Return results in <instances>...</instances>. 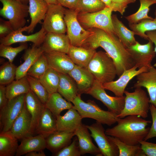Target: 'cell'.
Listing matches in <instances>:
<instances>
[{
  "label": "cell",
  "mask_w": 156,
  "mask_h": 156,
  "mask_svg": "<svg viewBox=\"0 0 156 156\" xmlns=\"http://www.w3.org/2000/svg\"><path fill=\"white\" fill-rule=\"evenodd\" d=\"M8 99L6 94V87L4 85H0V109L6 104Z\"/></svg>",
  "instance_id": "cell-50"
},
{
  "label": "cell",
  "mask_w": 156,
  "mask_h": 156,
  "mask_svg": "<svg viewBox=\"0 0 156 156\" xmlns=\"http://www.w3.org/2000/svg\"><path fill=\"white\" fill-rule=\"evenodd\" d=\"M25 103L31 116L30 133L32 135L45 107L31 89L25 94Z\"/></svg>",
  "instance_id": "cell-20"
},
{
  "label": "cell",
  "mask_w": 156,
  "mask_h": 156,
  "mask_svg": "<svg viewBox=\"0 0 156 156\" xmlns=\"http://www.w3.org/2000/svg\"><path fill=\"white\" fill-rule=\"evenodd\" d=\"M49 68L47 60L44 53L28 70L27 75L39 79Z\"/></svg>",
  "instance_id": "cell-41"
},
{
  "label": "cell",
  "mask_w": 156,
  "mask_h": 156,
  "mask_svg": "<svg viewBox=\"0 0 156 156\" xmlns=\"http://www.w3.org/2000/svg\"><path fill=\"white\" fill-rule=\"evenodd\" d=\"M112 19L115 33L126 48L135 44L137 41L134 32L125 26L116 14L112 15Z\"/></svg>",
  "instance_id": "cell-30"
},
{
  "label": "cell",
  "mask_w": 156,
  "mask_h": 156,
  "mask_svg": "<svg viewBox=\"0 0 156 156\" xmlns=\"http://www.w3.org/2000/svg\"><path fill=\"white\" fill-rule=\"evenodd\" d=\"M100 0L106 6L112 8L113 6V3L112 0Z\"/></svg>",
  "instance_id": "cell-53"
},
{
  "label": "cell",
  "mask_w": 156,
  "mask_h": 156,
  "mask_svg": "<svg viewBox=\"0 0 156 156\" xmlns=\"http://www.w3.org/2000/svg\"><path fill=\"white\" fill-rule=\"evenodd\" d=\"M41 45L44 53L58 52L67 54L71 44L67 35L47 33Z\"/></svg>",
  "instance_id": "cell-16"
},
{
  "label": "cell",
  "mask_w": 156,
  "mask_h": 156,
  "mask_svg": "<svg viewBox=\"0 0 156 156\" xmlns=\"http://www.w3.org/2000/svg\"><path fill=\"white\" fill-rule=\"evenodd\" d=\"M82 118L78 111L73 107L63 116L56 118L57 131L74 133L81 125Z\"/></svg>",
  "instance_id": "cell-21"
},
{
  "label": "cell",
  "mask_w": 156,
  "mask_h": 156,
  "mask_svg": "<svg viewBox=\"0 0 156 156\" xmlns=\"http://www.w3.org/2000/svg\"><path fill=\"white\" fill-rule=\"evenodd\" d=\"M65 9L59 4H48L42 27L47 33L65 34L66 32L64 18Z\"/></svg>",
  "instance_id": "cell-9"
},
{
  "label": "cell",
  "mask_w": 156,
  "mask_h": 156,
  "mask_svg": "<svg viewBox=\"0 0 156 156\" xmlns=\"http://www.w3.org/2000/svg\"><path fill=\"white\" fill-rule=\"evenodd\" d=\"M25 95L22 94L8 100L6 105L0 109V121L1 127V133L10 131L14 122L24 106Z\"/></svg>",
  "instance_id": "cell-11"
},
{
  "label": "cell",
  "mask_w": 156,
  "mask_h": 156,
  "mask_svg": "<svg viewBox=\"0 0 156 156\" xmlns=\"http://www.w3.org/2000/svg\"><path fill=\"white\" fill-rule=\"evenodd\" d=\"M124 94L125 95L124 107L117 117L122 118L129 115H136L146 118L150 103L146 92L141 88H137L133 92L125 90Z\"/></svg>",
  "instance_id": "cell-3"
},
{
  "label": "cell",
  "mask_w": 156,
  "mask_h": 156,
  "mask_svg": "<svg viewBox=\"0 0 156 156\" xmlns=\"http://www.w3.org/2000/svg\"><path fill=\"white\" fill-rule=\"evenodd\" d=\"M102 125L96 121L86 126L103 156H118L119 151L117 146L109 138Z\"/></svg>",
  "instance_id": "cell-13"
},
{
  "label": "cell",
  "mask_w": 156,
  "mask_h": 156,
  "mask_svg": "<svg viewBox=\"0 0 156 156\" xmlns=\"http://www.w3.org/2000/svg\"><path fill=\"white\" fill-rule=\"evenodd\" d=\"M27 48L26 42L22 43L19 46L15 47L0 44V56L7 58L9 62L12 63L18 53Z\"/></svg>",
  "instance_id": "cell-43"
},
{
  "label": "cell",
  "mask_w": 156,
  "mask_h": 156,
  "mask_svg": "<svg viewBox=\"0 0 156 156\" xmlns=\"http://www.w3.org/2000/svg\"><path fill=\"white\" fill-rule=\"evenodd\" d=\"M55 156H80L81 154L78 145L77 137L68 145L64 147L54 154Z\"/></svg>",
  "instance_id": "cell-44"
},
{
  "label": "cell",
  "mask_w": 156,
  "mask_h": 156,
  "mask_svg": "<svg viewBox=\"0 0 156 156\" xmlns=\"http://www.w3.org/2000/svg\"><path fill=\"white\" fill-rule=\"evenodd\" d=\"M105 7L100 0H79L74 10L78 14L93 13L101 10Z\"/></svg>",
  "instance_id": "cell-39"
},
{
  "label": "cell",
  "mask_w": 156,
  "mask_h": 156,
  "mask_svg": "<svg viewBox=\"0 0 156 156\" xmlns=\"http://www.w3.org/2000/svg\"><path fill=\"white\" fill-rule=\"evenodd\" d=\"M44 53L41 46L34 44L31 47L25 50L22 56L24 62L17 68L15 80L26 76L28 70Z\"/></svg>",
  "instance_id": "cell-25"
},
{
  "label": "cell",
  "mask_w": 156,
  "mask_h": 156,
  "mask_svg": "<svg viewBox=\"0 0 156 156\" xmlns=\"http://www.w3.org/2000/svg\"><path fill=\"white\" fill-rule=\"evenodd\" d=\"M58 3L68 9L74 10L79 0H56Z\"/></svg>",
  "instance_id": "cell-49"
},
{
  "label": "cell",
  "mask_w": 156,
  "mask_h": 156,
  "mask_svg": "<svg viewBox=\"0 0 156 156\" xmlns=\"http://www.w3.org/2000/svg\"><path fill=\"white\" fill-rule=\"evenodd\" d=\"M137 68L135 66L125 70L117 80L103 84V88L105 90L112 92L116 96H123L125 88L130 81L138 75L149 69L146 67L138 70Z\"/></svg>",
  "instance_id": "cell-15"
},
{
  "label": "cell",
  "mask_w": 156,
  "mask_h": 156,
  "mask_svg": "<svg viewBox=\"0 0 156 156\" xmlns=\"http://www.w3.org/2000/svg\"><path fill=\"white\" fill-rule=\"evenodd\" d=\"M27 76L14 81L6 87V94L8 100L17 96L26 94L30 90Z\"/></svg>",
  "instance_id": "cell-34"
},
{
  "label": "cell",
  "mask_w": 156,
  "mask_h": 156,
  "mask_svg": "<svg viewBox=\"0 0 156 156\" xmlns=\"http://www.w3.org/2000/svg\"><path fill=\"white\" fill-rule=\"evenodd\" d=\"M140 144L146 156H156V143L143 140L140 142Z\"/></svg>",
  "instance_id": "cell-47"
},
{
  "label": "cell",
  "mask_w": 156,
  "mask_h": 156,
  "mask_svg": "<svg viewBox=\"0 0 156 156\" xmlns=\"http://www.w3.org/2000/svg\"><path fill=\"white\" fill-rule=\"evenodd\" d=\"M26 156H45L43 151H33L29 152L25 154Z\"/></svg>",
  "instance_id": "cell-52"
},
{
  "label": "cell",
  "mask_w": 156,
  "mask_h": 156,
  "mask_svg": "<svg viewBox=\"0 0 156 156\" xmlns=\"http://www.w3.org/2000/svg\"><path fill=\"white\" fill-rule=\"evenodd\" d=\"M60 73L57 92L68 101L72 102L78 94L76 83L68 74Z\"/></svg>",
  "instance_id": "cell-31"
},
{
  "label": "cell",
  "mask_w": 156,
  "mask_h": 156,
  "mask_svg": "<svg viewBox=\"0 0 156 156\" xmlns=\"http://www.w3.org/2000/svg\"><path fill=\"white\" fill-rule=\"evenodd\" d=\"M17 1L25 4H27L29 3V0H17Z\"/></svg>",
  "instance_id": "cell-55"
},
{
  "label": "cell",
  "mask_w": 156,
  "mask_h": 156,
  "mask_svg": "<svg viewBox=\"0 0 156 156\" xmlns=\"http://www.w3.org/2000/svg\"><path fill=\"white\" fill-rule=\"evenodd\" d=\"M74 133L56 131L46 138V148L55 154L69 145Z\"/></svg>",
  "instance_id": "cell-27"
},
{
  "label": "cell",
  "mask_w": 156,
  "mask_h": 156,
  "mask_svg": "<svg viewBox=\"0 0 156 156\" xmlns=\"http://www.w3.org/2000/svg\"><path fill=\"white\" fill-rule=\"evenodd\" d=\"M31 116L25 103L20 114L14 122L10 131L17 139L31 136Z\"/></svg>",
  "instance_id": "cell-22"
},
{
  "label": "cell",
  "mask_w": 156,
  "mask_h": 156,
  "mask_svg": "<svg viewBox=\"0 0 156 156\" xmlns=\"http://www.w3.org/2000/svg\"><path fill=\"white\" fill-rule=\"evenodd\" d=\"M28 12L31 22L28 26L24 27V31L28 33L33 32L38 24L44 20L48 4L44 0H29Z\"/></svg>",
  "instance_id": "cell-18"
},
{
  "label": "cell",
  "mask_w": 156,
  "mask_h": 156,
  "mask_svg": "<svg viewBox=\"0 0 156 156\" xmlns=\"http://www.w3.org/2000/svg\"><path fill=\"white\" fill-rule=\"evenodd\" d=\"M113 11L118 12L123 15L128 5L135 3L136 0H112Z\"/></svg>",
  "instance_id": "cell-46"
},
{
  "label": "cell",
  "mask_w": 156,
  "mask_h": 156,
  "mask_svg": "<svg viewBox=\"0 0 156 156\" xmlns=\"http://www.w3.org/2000/svg\"><path fill=\"white\" fill-rule=\"evenodd\" d=\"M78 14L75 10L65 9L64 18L67 35L71 45L81 47L86 42L92 32L82 27L77 19Z\"/></svg>",
  "instance_id": "cell-8"
},
{
  "label": "cell",
  "mask_w": 156,
  "mask_h": 156,
  "mask_svg": "<svg viewBox=\"0 0 156 156\" xmlns=\"http://www.w3.org/2000/svg\"><path fill=\"white\" fill-rule=\"evenodd\" d=\"M146 34L148 38V40H151L154 44L155 47L154 51L156 53V30L146 31Z\"/></svg>",
  "instance_id": "cell-51"
},
{
  "label": "cell",
  "mask_w": 156,
  "mask_h": 156,
  "mask_svg": "<svg viewBox=\"0 0 156 156\" xmlns=\"http://www.w3.org/2000/svg\"><path fill=\"white\" fill-rule=\"evenodd\" d=\"M140 7L135 13L125 17L128 22L129 24L138 23L143 20L153 18L148 15L149 7L156 3V0H139Z\"/></svg>",
  "instance_id": "cell-35"
},
{
  "label": "cell",
  "mask_w": 156,
  "mask_h": 156,
  "mask_svg": "<svg viewBox=\"0 0 156 156\" xmlns=\"http://www.w3.org/2000/svg\"><path fill=\"white\" fill-rule=\"evenodd\" d=\"M24 31V27L14 30L7 36L0 38V44L10 46L16 43L30 42L37 46H40L42 44L47 33L42 27L38 32L29 35H24L23 33Z\"/></svg>",
  "instance_id": "cell-14"
},
{
  "label": "cell",
  "mask_w": 156,
  "mask_h": 156,
  "mask_svg": "<svg viewBox=\"0 0 156 156\" xmlns=\"http://www.w3.org/2000/svg\"><path fill=\"white\" fill-rule=\"evenodd\" d=\"M44 53L47 60L49 67L59 73L68 74L75 66L66 53L58 52Z\"/></svg>",
  "instance_id": "cell-19"
},
{
  "label": "cell",
  "mask_w": 156,
  "mask_h": 156,
  "mask_svg": "<svg viewBox=\"0 0 156 156\" xmlns=\"http://www.w3.org/2000/svg\"><path fill=\"white\" fill-rule=\"evenodd\" d=\"M112 8L106 6L103 10L93 13H78L77 19L86 29L97 28L103 30L111 35H116L112 19Z\"/></svg>",
  "instance_id": "cell-6"
},
{
  "label": "cell",
  "mask_w": 156,
  "mask_h": 156,
  "mask_svg": "<svg viewBox=\"0 0 156 156\" xmlns=\"http://www.w3.org/2000/svg\"><path fill=\"white\" fill-rule=\"evenodd\" d=\"M27 77L30 89L45 105L48 99L49 94L38 79L28 75H27Z\"/></svg>",
  "instance_id": "cell-42"
},
{
  "label": "cell",
  "mask_w": 156,
  "mask_h": 156,
  "mask_svg": "<svg viewBox=\"0 0 156 156\" xmlns=\"http://www.w3.org/2000/svg\"><path fill=\"white\" fill-rule=\"evenodd\" d=\"M38 79L49 94L57 92L60 79L59 73L49 68Z\"/></svg>",
  "instance_id": "cell-36"
},
{
  "label": "cell",
  "mask_w": 156,
  "mask_h": 156,
  "mask_svg": "<svg viewBox=\"0 0 156 156\" xmlns=\"http://www.w3.org/2000/svg\"><path fill=\"white\" fill-rule=\"evenodd\" d=\"M88 29L91 34L82 47L95 50L99 47L103 48L113 60L118 77L135 66L130 54L116 35H110L99 29Z\"/></svg>",
  "instance_id": "cell-1"
},
{
  "label": "cell",
  "mask_w": 156,
  "mask_h": 156,
  "mask_svg": "<svg viewBox=\"0 0 156 156\" xmlns=\"http://www.w3.org/2000/svg\"><path fill=\"white\" fill-rule=\"evenodd\" d=\"M86 68L103 84L113 81L117 75L113 60L106 52L101 51L96 52Z\"/></svg>",
  "instance_id": "cell-5"
},
{
  "label": "cell",
  "mask_w": 156,
  "mask_h": 156,
  "mask_svg": "<svg viewBox=\"0 0 156 156\" xmlns=\"http://www.w3.org/2000/svg\"><path fill=\"white\" fill-rule=\"evenodd\" d=\"M154 14L155 18L153 19H145L137 24H129L130 29L134 32L135 35L148 40L146 32L149 31L156 30V10Z\"/></svg>",
  "instance_id": "cell-38"
},
{
  "label": "cell",
  "mask_w": 156,
  "mask_h": 156,
  "mask_svg": "<svg viewBox=\"0 0 156 156\" xmlns=\"http://www.w3.org/2000/svg\"><path fill=\"white\" fill-rule=\"evenodd\" d=\"M151 122L136 115H129L122 118H118L117 124L105 130L107 135L116 138L129 145L140 144L149 131L147 125Z\"/></svg>",
  "instance_id": "cell-2"
},
{
  "label": "cell",
  "mask_w": 156,
  "mask_h": 156,
  "mask_svg": "<svg viewBox=\"0 0 156 156\" xmlns=\"http://www.w3.org/2000/svg\"><path fill=\"white\" fill-rule=\"evenodd\" d=\"M46 148V138L41 135L28 136L22 139L16 156H21L33 151H43Z\"/></svg>",
  "instance_id": "cell-26"
},
{
  "label": "cell",
  "mask_w": 156,
  "mask_h": 156,
  "mask_svg": "<svg viewBox=\"0 0 156 156\" xmlns=\"http://www.w3.org/2000/svg\"><path fill=\"white\" fill-rule=\"evenodd\" d=\"M77 86L78 94L86 93L92 86L95 79L92 74L86 68L75 65L68 74Z\"/></svg>",
  "instance_id": "cell-24"
},
{
  "label": "cell",
  "mask_w": 156,
  "mask_h": 156,
  "mask_svg": "<svg viewBox=\"0 0 156 156\" xmlns=\"http://www.w3.org/2000/svg\"><path fill=\"white\" fill-rule=\"evenodd\" d=\"M103 84L95 79L92 86L86 94L100 101L107 107L108 111L117 115L124 107L125 96H111L106 93Z\"/></svg>",
  "instance_id": "cell-10"
},
{
  "label": "cell",
  "mask_w": 156,
  "mask_h": 156,
  "mask_svg": "<svg viewBox=\"0 0 156 156\" xmlns=\"http://www.w3.org/2000/svg\"><path fill=\"white\" fill-rule=\"evenodd\" d=\"M57 131L56 118L45 107L39 120L35 132L46 138Z\"/></svg>",
  "instance_id": "cell-29"
},
{
  "label": "cell",
  "mask_w": 156,
  "mask_h": 156,
  "mask_svg": "<svg viewBox=\"0 0 156 156\" xmlns=\"http://www.w3.org/2000/svg\"><path fill=\"white\" fill-rule=\"evenodd\" d=\"M17 139L9 131L0 133V156L15 155L18 146Z\"/></svg>",
  "instance_id": "cell-33"
},
{
  "label": "cell",
  "mask_w": 156,
  "mask_h": 156,
  "mask_svg": "<svg viewBox=\"0 0 156 156\" xmlns=\"http://www.w3.org/2000/svg\"><path fill=\"white\" fill-rule=\"evenodd\" d=\"M73 108L78 112L82 118L94 119L102 125L109 126L117 123V115L109 111H105L99 107L94 101L88 100L87 102L82 100L78 94L72 102Z\"/></svg>",
  "instance_id": "cell-4"
},
{
  "label": "cell",
  "mask_w": 156,
  "mask_h": 156,
  "mask_svg": "<svg viewBox=\"0 0 156 156\" xmlns=\"http://www.w3.org/2000/svg\"><path fill=\"white\" fill-rule=\"evenodd\" d=\"M134 88L144 87L146 89L150 102L156 107V68L152 66L148 70L138 75Z\"/></svg>",
  "instance_id": "cell-17"
},
{
  "label": "cell",
  "mask_w": 156,
  "mask_h": 156,
  "mask_svg": "<svg viewBox=\"0 0 156 156\" xmlns=\"http://www.w3.org/2000/svg\"><path fill=\"white\" fill-rule=\"evenodd\" d=\"M146 44H142L138 41L126 48L133 61L135 66L138 69L146 67L148 69L152 66L151 62L155 57L153 43L150 40Z\"/></svg>",
  "instance_id": "cell-12"
},
{
  "label": "cell",
  "mask_w": 156,
  "mask_h": 156,
  "mask_svg": "<svg viewBox=\"0 0 156 156\" xmlns=\"http://www.w3.org/2000/svg\"><path fill=\"white\" fill-rule=\"evenodd\" d=\"M14 30L10 22L0 18V38L6 37Z\"/></svg>",
  "instance_id": "cell-48"
},
{
  "label": "cell",
  "mask_w": 156,
  "mask_h": 156,
  "mask_svg": "<svg viewBox=\"0 0 156 156\" xmlns=\"http://www.w3.org/2000/svg\"><path fill=\"white\" fill-rule=\"evenodd\" d=\"M17 67L12 63L9 61L4 62L0 66V85L8 84L15 79Z\"/></svg>",
  "instance_id": "cell-40"
},
{
  "label": "cell",
  "mask_w": 156,
  "mask_h": 156,
  "mask_svg": "<svg viewBox=\"0 0 156 156\" xmlns=\"http://www.w3.org/2000/svg\"><path fill=\"white\" fill-rule=\"evenodd\" d=\"M86 126L83 124L74 132L78 141V145L81 155L87 153L96 156H103L101 151L92 142L91 134Z\"/></svg>",
  "instance_id": "cell-23"
},
{
  "label": "cell",
  "mask_w": 156,
  "mask_h": 156,
  "mask_svg": "<svg viewBox=\"0 0 156 156\" xmlns=\"http://www.w3.org/2000/svg\"><path fill=\"white\" fill-rule=\"evenodd\" d=\"M109 138L117 146L119 151L118 156H146L140 144L129 145L118 138L107 135Z\"/></svg>",
  "instance_id": "cell-37"
},
{
  "label": "cell",
  "mask_w": 156,
  "mask_h": 156,
  "mask_svg": "<svg viewBox=\"0 0 156 156\" xmlns=\"http://www.w3.org/2000/svg\"><path fill=\"white\" fill-rule=\"evenodd\" d=\"M3 5L0 15L8 20L14 30L25 26L29 6L17 0H0Z\"/></svg>",
  "instance_id": "cell-7"
},
{
  "label": "cell",
  "mask_w": 156,
  "mask_h": 156,
  "mask_svg": "<svg viewBox=\"0 0 156 156\" xmlns=\"http://www.w3.org/2000/svg\"><path fill=\"white\" fill-rule=\"evenodd\" d=\"M149 110L151 112L152 122L148 133L144 140L145 141L156 137V107L150 104Z\"/></svg>",
  "instance_id": "cell-45"
},
{
  "label": "cell",
  "mask_w": 156,
  "mask_h": 156,
  "mask_svg": "<svg viewBox=\"0 0 156 156\" xmlns=\"http://www.w3.org/2000/svg\"><path fill=\"white\" fill-rule=\"evenodd\" d=\"M48 4H59L56 0H44Z\"/></svg>",
  "instance_id": "cell-54"
},
{
  "label": "cell",
  "mask_w": 156,
  "mask_h": 156,
  "mask_svg": "<svg viewBox=\"0 0 156 156\" xmlns=\"http://www.w3.org/2000/svg\"><path fill=\"white\" fill-rule=\"evenodd\" d=\"M58 92L49 94L48 99L45 105L56 118L60 115L61 112L69 109L73 107L70 102L66 101Z\"/></svg>",
  "instance_id": "cell-32"
},
{
  "label": "cell",
  "mask_w": 156,
  "mask_h": 156,
  "mask_svg": "<svg viewBox=\"0 0 156 156\" xmlns=\"http://www.w3.org/2000/svg\"><path fill=\"white\" fill-rule=\"evenodd\" d=\"M96 52L90 48L70 45L67 54L75 65L86 68Z\"/></svg>",
  "instance_id": "cell-28"
}]
</instances>
